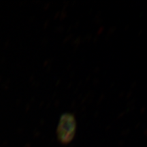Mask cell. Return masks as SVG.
I'll use <instances>...</instances> for the list:
<instances>
[{"mask_svg": "<svg viewBox=\"0 0 147 147\" xmlns=\"http://www.w3.org/2000/svg\"><path fill=\"white\" fill-rule=\"evenodd\" d=\"M77 129L76 118L72 113H65L61 116L57 129V139L62 144H68L74 138Z\"/></svg>", "mask_w": 147, "mask_h": 147, "instance_id": "cell-1", "label": "cell"}]
</instances>
